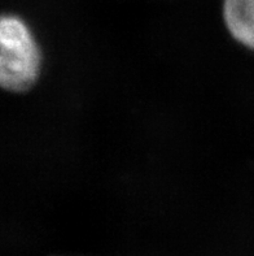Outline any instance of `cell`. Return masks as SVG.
I'll return each mask as SVG.
<instances>
[{"label":"cell","mask_w":254,"mask_h":256,"mask_svg":"<svg viewBox=\"0 0 254 256\" xmlns=\"http://www.w3.org/2000/svg\"><path fill=\"white\" fill-rule=\"evenodd\" d=\"M42 52L35 36L19 16L4 14L0 21V84L10 92H23L38 81Z\"/></svg>","instance_id":"cell-1"},{"label":"cell","mask_w":254,"mask_h":256,"mask_svg":"<svg viewBox=\"0 0 254 256\" xmlns=\"http://www.w3.org/2000/svg\"><path fill=\"white\" fill-rule=\"evenodd\" d=\"M222 13L230 36L254 51V0H223Z\"/></svg>","instance_id":"cell-2"}]
</instances>
